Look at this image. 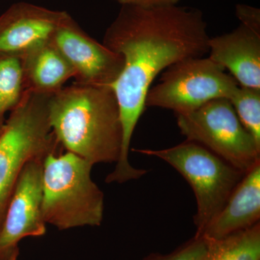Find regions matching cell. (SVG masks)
Masks as SVG:
<instances>
[{"mask_svg": "<svg viewBox=\"0 0 260 260\" xmlns=\"http://www.w3.org/2000/svg\"><path fill=\"white\" fill-rule=\"evenodd\" d=\"M229 101L243 126L260 146V89L239 85Z\"/></svg>", "mask_w": 260, "mask_h": 260, "instance_id": "16", "label": "cell"}, {"mask_svg": "<svg viewBox=\"0 0 260 260\" xmlns=\"http://www.w3.org/2000/svg\"><path fill=\"white\" fill-rule=\"evenodd\" d=\"M44 159L30 160L19 175L0 226V252L17 249L24 238L46 233L42 213Z\"/></svg>", "mask_w": 260, "mask_h": 260, "instance_id": "9", "label": "cell"}, {"mask_svg": "<svg viewBox=\"0 0 260 260\" xmlns=\"http://www.w3.org/2000/svg\"><path fill=\"white\" fill-rule=\"evenodd\" d=\"M18 248L9 252H0V260H10L13 256L18 255Z\"/></svg>", "mask_w": 260, "mask_h": 260, "instance_id": "20", "label": "cell"}, {"mask_svg": "<svg viewBox=\"0 0 260 260\" xmlns=\"http://www.w3.org/2000/svg\"><path fill=\"white\" fill-rule=\"evenodd\" d=\"M18 255L13 256V257L12 258V259L10 260H17V258H18Z\"/></svg>", "mask_w": 260, "mask_h": 260, "instance_id": "21", "label": "cell"}, {"mask_svg": "<svg viewBox=\"0 0 260 260\" xmlns=\"http://www.w3.org/2000/svg\"><path fill=\"white\" fill-rule=\"evenodd\" d=\"M2 132V131H1ZM1 132H0V134H1Z\"/></svg>", "mask_w": 260, "mask_h": 260, "instance_id": "22", "label": "cell"}, {"mask_svg": "<svg viewBox=\"0 0 260 260\" xmlns=\"http://www.w3.org/2000/svg\"><path fill=\"white\" fill-rule=\"evenodd\" d=\"M93 164L76 154H49L43 170L44 221L66 230L99 226L104 216V194L92 180Z\"/></svg>", "mask_w": 260, "mask_h": 260, "instance_id": "3", "label": "cell"}, {"mask_svg": "<svg viewBox=\"0 0 260 260\" xmlns=\"http://www.w3.org/2000/svg\"><path fill=\"white\" fill-rule=\"evenodd\" d=\"M66 11L28 3L10 6L0 16V57L23 56L50 42L68 18Z\"/></svg>", "mask_w": 260, "mask_h": 260, "instance_id": "10", "label": "cell"}, {"mask_svg": "<svg viewBox=\"0 0 260 260\" xmlns=\"http://www.w3.org/2000/svg\"><path fill=\"white\" fill-rule=\"evenodd\" d=\"M208 251V242L204 238H191L169 254H149L143 260H203Z\"/></svg>", "mask_w": 260, "mask_h": 260, "instance_id": "17", "label": "cell"}, {"mask_svg": "<svg viewBox=\"0 0 260 260\" xmlns=\"http://www.w3.org/2000/svg\"><path fill=\"white\" fill-rule=\"evenodd\" d=\"M208 53L240 86L260 89V34L240 24L232 32L210 38Z\"/></svg>", "mask_w": 260, "mask_h": 260, "instance_id": "11", "label": "cell"}, {"mask_svg": "<svg viewBox=\"0 0 260 260\" xmlns=\"http://www.w3.org/2000/svg\"><path fill=\"white\" fill-rule=\"evenodd\" d=\"M25 91L23 57H0V132L4 126L5 114L18 106Z\"/></svg>", "mask_w": 260, "mask_h": 260, "instance_id": "15", "label": "cell"}, {"mask_svg": "<svg viewBox=\"0 0 260 260\" xmlns=\"http://www.w3.org/2000/svg\"><path fill=\"white\" fill-rule=\"evenodd\" d=\"M53 93L27 90L10 113L0 134V226L10 197L24 167L30 160L59 153L61 146L49 122Z\"/></svg>", "mask_w": 260, "mask_h": 260, "instance_id": "4", "label": "cell"}, {"mask_svg": "<svg viewBox=\"0 0 260 260\" xmlns=\"http://www.w3.org/2000/svg\"><path fill=\"white\" fill-rule=\"evenodd\" d=\"M75 71V83L110 86L124 68V59L88 35L69 15L51 40Z\"/></svg>", "mask_w": 260, "mask_h": 260, "instance_id": "8", "label": "cell"}, {"mask_svg": "<svg viewBox=\"0 0 260 260\" xmlns=\"http://www.w3.org/2000/svg\"><path fill=\"white\" fill-rule=\"evenodd\" d=\"M123 5L140 7V8H158V7L177 5L181 0H113Z\"/></svg>", "mask_w": 260, "mask_h": 260, "instance_id": "19", "label": "cell"}, {"mask_svg": "<svg viewBox=\"0 0 260 260\" xmlns=\"http://www.w3.org/2000/svg\"><path fill=\"white\" fill-rule=\"evenodd\" d=\"M207 242L208 251L203 260H260L259 223L222 239Z\"/></svg>", "mask_w": 260, "mask_h": 260, "instance_id": "14", "label": "cell"}, {"mask_svg": "<svg viewBox=\"0 0 260 260\" xmlns=\"http://www.w3.org/2000/svg\"><path fill=\"white\" fill-rule=\"evenodd\" d=\"M260 220V162L246 173L220 213L205 227L200 237L222 239L250 229Z\"/></svg>", "mask_w": 260, "mask_h": 260, "instance_id": "12", "label": "cell"}, {"mask_svg": "<svg viewBox=\"0 0 260 260\" xmlns=\"http://www.w3.org/2000/svg\"><path fill=\"white\" fill-rule=\"evenodd\" d=\"M239 83L209 57L191 58L169 67L150 88L145 107L186 114L217 99H230Z\"/></svg>", "mask_w": 260, "mask_h": 260, "instance_id": "7", "label": "cell"}, {"mask_svg": "<svg viewBox=\"0 0 260 260\" xmlns=\"http://www.w3.org/2000/svg\"><path fill=\"white\" fill-rule=\"evenodd\" d=\"M209 39L203 13L196 8L121 6L103 41L124 59L122 71L112 85L120 111L122 145L115 169L106 178L107 183L122 184L145 175V169L130 164L129 153L151 84L172 64L208 54Z\"/></svg>", "mask_w": 260, "mask_h": 260, "instance_id": "1", "label": "cell"}, {"mask_svg": "<svg viewBox=\"0 0 260 260\" xmlns=\"http://www.w3.org/2000/svg\"><path fill=\"white\" fill-rule=\"evenodd\" d=\"M236 15L241 24L260 34V10L250 5L239 4L236 6Z\"/></svg>", "mask_w": 260, "mask_h": 260, "instance_id": "18", "label": "cell"}, {"mask_svg": "<svg viewBox=\"0 0 260 260\" xmlns=\"http://www.w3.org/2000/svg\"><path fill=\"white\" fill-rule=\"evenodd\" d=\"M25 90L54 93L63 88L75 71L52 42L29 51L23 56Z\"/></svg>", "mask_w": 260, "mask_h": 260, "instance_id": "13", "label": "cell"}, {"mask_svg": "<svg viewBox=\"0 0 260 260\" xmlns=\"http://www.w3.org/2000/svg\"><path fill=\"white\" fill-rule=\"evenodd\" d=\"M135 150L168 162L189 183L198 206L194 215L197 229L194 236H200L223 209L232 191L246 174L203 145L188 140L162 150Z\"/></svg>", "mask_w": 260, "mask_h": 260, "instance_id": "5", "label": "cell"}, {"mask_svg": "<svg viewBox=\"0 0 260 260\" xmlns=\"http://www.w3.org/2000/svg\"><path fill=\"white\" fill-rule=\"evenodd\" d=\"M49 122L67 151L90 164L116 162L123 133L120 111L112 87L73 83L51 95Z\"/></svg>", "mask_w": 260, "mask_h": 260, "instance_id": "2", "label": "cell"}, {"mask_svg": "<svg viewBox=\"0 0 260 260\" xmlns=\"http://www.w3.org/2000/svg\"><path fill=\"white\" fill-rule=\"evenodd\" d=\"M176 116L186 140L203 145L244 174L260 162V146L243 126L229 99H215Z\"/></svg>", "mask_w": 260, "mask_h": 260, "instance_id": "6", "label": "cell"}]
</instances>
